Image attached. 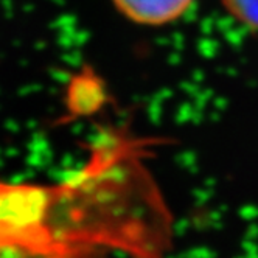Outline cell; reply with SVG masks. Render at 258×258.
<instances>
[{
	"mask_svg": "<svg viewBox=\"0 0 258 258\" xmlns=\"http://www.w3.org/2000/svg\"><path fill=\"white\" fill-rule=\"evenodd\" d=\"M170 216L133 143L112 140L56 185L0 180V253L151 255L168 244Z\"/></svg>",
	"mask_w": 258,
	"mask_h": 258,
	"instance_id": "obj_1",
	"label": "cell"
},
{
	"mask_svg": "<svg viewBox=\"0 0 258 258\" xmlns=\"http://www.w3.org/2000/svg\"><path fill=\"white\" fill-rule=\"evenodd\" d=\"M117 11L142 27H167L185 17L196 0H112Z\"/></svg>",
	"mask_w": 258,
	"mask_h": 258,
	"instance_id": "obj_2",
	"label": "cell"
},
{
	"mask_svg": "<svg viewBox=\"0 0 258 258\" xmlns=\"http://www.w3.org/2000/svg\"><path fill=\"white\" fill-rule=\"evenodd\" d=\"M103 86L95 81V77L80 75L78 81L70 86V107L81 114L94 112L103 103Z\"/></svg>",
	"mask_w": 258,
	"mask_h": 258,
	"instance_id": "obj_3",
	"label": "cell"
},
{
	"mask_svg": "<svg viewBox=\"0 0 258 258\" xmlns=\"http://www.w3.org/2000/svg\"><path fill=\"white\" fill-rule=\"evenodd\" d=\"M219 4L235 22L258 33V0H219Z\"/></svg>",
	"mask_w": 258,
	"mask_h": 258,
	"instance_id": "obj_4",
	"label": "cell"
}]
</instances>
